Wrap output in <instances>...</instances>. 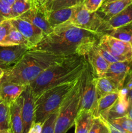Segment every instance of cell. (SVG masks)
Returning a JSON list of instances; mask_svg holds the SVG:
<instances>
[{
    "instance_id": "1",
    "label": "cell",
    "mask_w": 132,
    "mask_h": 133,
    "mask_svg": "<svg viewBox=\"0 0 132 133\" xmlns=\"http://www.w3.org/2000/svg\"><path fill=\"white\" fill-rule=\"evenodd\" d=\"M102 34L80 28L66 23L56 26L45 35L36 46L37 49L59 55H80L82 49L91 43H98Z\"/></svg>"
},
{
    "instance_id": "14",
    "label": "cell",
    "mask_w": 132,
    "mask_h": 133,
    "mask_svg": "<svg viewBox=\"0 0 132 133\" xmlns=\"http://www.w3.org/2000/svg\"><path fill=\"white\" fill-rule=\"evenodd\" d=\"M19 18L28 21L34 25L40 28L45 35L53 32V28L48 22L47 14L34 6L28 11L21 15Z\"/></svg>"
},
{
    "instance_id": "46",
    "label": "cell",
    "mask_w": 132,
    "mask_h": 133,
    "mask_svg": "<svg viewBox=\"0 0 132 133\" xmlns=\"http://www.w3.org/2000/svg\"><path fill=\"white\" fill-rule=\"evenodd\" d=\"M129 43H130L131 45V48H132V37H131V40H130V42H129Z\"/></svg>"
},
{
    "instance_id": "35",
    "label": "cell",
    "mask_w": 132,
    "mask_h": 133,
    "mask_svg": "<svg viewBox=\"0 0 132 133\" xmlns=\"http://www.w3.org/2000/svg\"><path fill=\"white\" fill-rule=\"evenodd\" d=\"M54 0H33V5L43 12L47 14L48 8Z\"/></svg>"
},
{
    "instance_id": "28",
    "label": "cell",
    "mask_w": 132,
    "mask_h": 133,
    "mask_svg": "<svg viewBox=\"0 0 132 133\" xmlns=\"http://www.w3.org/2000/svg\"><path fill=\"white\" fill-rule=\"evenodd\" d=\"M84 0H54L48 8V12L64 8L73 7L83 4Z\"/></svg>"
},
{
    "instance_id": "34",
    "label": "cell",
    "mask_w": 132,
    "mask_h": 133,
    "mask_svg": "<svg viewBox=\"0 0 132 133\" xmlns=\"http://www.w3.org/2000/svg\"><path fill=\"white\" fill-rule=\"evenodd\" d=\"M96 48H97V50L98 51V52L100 53V55L102 56V57H103V58H104V59L106 60L109 64L113 63V62H120V61H121L119 58L114 57L113 55H112L110 54L109 53L106 51V50L102 49V48L98 46L97 43L96 44Z\"/></svg>"
},
{
    "instance_id": "4",
    "label": "cell",
    "mask_w": 132,
    "mask_h": 133,
    "mask_svg": "<svg viewBox=\"0 0 132 133\" xmlns=\"http://www.w3.org/2000/svg\"><path fill=\"white\" fill-rule=\"evenodd\" d=\"M77 80L52 87L36 97L34 99V123H43L52 113L59 109L65 97L75 87Z\"/></svg>"
},
{
    "instance_id": "30",
    "label": "cell",
    "mask_w": 132,
    "mask_h": 133,
    "mask_svg": "<svg viewBox=\"0 0 132 133\" xmlns=\"http://www.w3.org/2000/svg\"><path fill=\"white\" fill-rule=\"evenodd\" d=\"M59 109L52 113L43 123L41 133H54V127Z\"/></svg>"
},
{
    "instance_id": "21",
    "label": "cell",
    "mask_w": 132,
    "mask_h": 133,
    "mask_svg": "<svg viewBox=\"0 0 132 133\" xmlns=\"http://www.w3.org/2000/svg\"><path fill=\"white\" fill-rule=\"evenodd\" d=\"M76 6L58 9L47 13L48 22L53 29L56 26L66 23L72 17Z\"/></svg>"
},
{
    "instance_id": "9",
    "label": "cell",
    "mask_w": 132,
    "mask_h": 133,
    "mask_svg": "<svg viewBox=\"0 0 132 133\" xmlns=\"http://www.w3.org/2000/svg\"><path fill=\"white\" fill-rule=\"evenodd\" d=\"M97 43L87 44L82 51L80 55L85 57V59L91 68L93 74L96 77H104L109 64L100 55L96 48Z\"/></svg>"
},
{
    "instance_id": "39",
    "label": "cell",
    "mask_w": 132,
    "mask_h": 133,
    "mask_svg": "<svg viewBox=\"0 0 132 133\" xmlns=\"http://www.w3.org/2000/svg\"><path fill=\"white\" fill-rule=\"evenodd\" d=\"M128 101H129V105H128L126 116L132 119V99H128Z\"/></svg>"
},
{
    "instance_id": "16",
    "label": "cell",
    "mask_w": 132,
    "mask_h": 133,
    "mask_svg": "<svg viewBox=\"0 0 132 133\" xmlns=\"http://www.w3.org/2000/svg\"><path fill=\"white\" fill-rule=\"evenodd\" d=\"M27 86L0 81V99L10 106L22 94Z\"/></svg>"
},
{
    "instance_id": "27",
    "label": "cell",
    "mask_w": 132,
    "mask_h": 133,
    "mask_svg": "<svg viewBox=\"0 0 132 133\" xmlns=\"http://www.w3.org/2000/svg\"><path fill=\"white\" fill-rule=\"evenodd\" d=\"M10 129V107L0 100V131Z\"/></svg>"
},
{
    "instance_id": "2",
    "label": "cell",
    "mask_w": 132,
    "mask_h": 133,
    "mask_svg": "<svg viewBox=\"0 0 132 133\" xmlns=\"http://www.w3.org/2000/svg\"><path fill=\"white\" fill-rule=\"evenodd\" d=\"M68 57L45 51L29 49L17 63L5 69V74L0 81L29 85L45 70Z\"/></svg>"
},
{
    "instance_id": "42",
    "label": "cell",
    "mask_w": 132,
    "mask_h": 133,
    "mask_svg": "<svg viewBox=\"0 0 132 133\" xmlns=\"http://www.w3.org/2000/svg\"><path fill=\"white\" fill-rule=\"evenodd\" d=\"M128 99H132V88L128 91Z\"/></svg>"
},
{
    "instance_id": "23",
    "label": "cell",
    "mask_w": 132,
    "mask_h": 133,
    "mask_svg": "<svg viewBox=\"0 0 132 133\" xmlns=\"http://www.w3.org/2000/svg\"><path fill=\"white\" fill-rule=\"evenodd\" d=\"M25 45L31 49V45L27 39L21 35L20 32L12 25L11 29L0 45L1 46H13V45Z\"/></svg>"
},
{
    "instance_id": "29",
    "label": "cell",
    "mask_w": 132,
    "mask_h": 133,
    "mask_svg": "<svg viewBox=\"0 0 132 133\" xmlns=\"http://www.w3.org/2000/svg\"><path fill=\"white\" fill-rule=\"evenodd\" d=\"M89 133H110L105 119L100 117H94Z\"/></svg>"
},
{
    "instance_id": "22",
    "label": "cell",
    "mask_w": 132,
    "mask_h": 133,
    "mask_svg": "<svg viewBox=\"0 0 132 133\" xmlns=\"http://www.w3.org/2000/svg\"><path fill=\"white\" fill-rule=\"evenodd\" d=\"M94 116L90 111L79 110L75 119V133H89L93 125Z\"/></svg>"
},
{
    "instance_id": "33",
    "label": "cell",
    "mask_w": 132,
    "mask_h": 133,
    "mask_svg": "<svg viewBox=\"0 0 132 133\" xmlns=\"http://www.w3.org/2000/svg\"><path fill=\"white\" fill-rule=\"evenodd\" d=\"M104 0H84V4L85 9L90 12H94L101 6Z\"/></svg>"
},
{
    "instance_id": "47",
    "label": "cell",
    "mask_w": 132,
    "mask_h": 133,
    "mask_svg": "<svg viewBox=\"0 0 132 133\" xmlns=\"http://www.w3.org/2000/svg\"><path fill=\"white\" fill-rule=\"evenodd\" d=\"M0 67H1V64H0Z\"/></svg>"
},
{
    "instance_id": "13",
    "label": "cell",
    "mask_w": 132,
    "mask_h": 133,
    "mask_svg": "<svg viewBox=\"0 0 132 133\" xmlns=\"http://www.w3.org/2000/svg\"><path fill=\"white\" fill-rule=\"evenodd\" d=\"M29 49L27 47L21 45L13 46L0 45V64L1 68L6 69L12 66Z\"/></svg>"
},
{
    "instance_id": "10",
    "label": "cell",
    "mask_w": 132,
    "mask_h": 133,
    "mask_svg": "<svg viewBox=\"0 0 132 133\" xmlns=\"http://www.w3.org/2000/svg\"><path fill=\"white\" fill-rule=\"evenodd\" d=\"M10 19L13 26L15 27L30 43L32 47L31 49L40 42L45 36L42 30L26 19H22L19 17Z\"/></svg>"
},
{
    "instance_id": "26",
    "label": "cell",
    "mask_w": 132,
    "mask_h": 133,
    "mask_svg": "<svg viewBox=\"0 0 132 133\" xmlns=\"http://www.w3.org/2000/svg\"><path fill=\"white\" fill-rule=\"evenodd\" d=\"M31 0H16L11 6L12 18H18L33 6Z\"/></svg>"
},
{
    "instance_id": "36",
    "label": "cell",
    "mask_w": 132,
    "mask_h": 133,
    "mask_svg": "<svg viewBox=\"0 0 132 133\" xmlns=\"http://www.w3.org/2000/svg\"><path fill=\"white\" fill-rule=\"evenodd\" d=\"M7 19H12L11 6L0 2V22Z\"/></svg>"
},
{
    "instance_id": "50",
    "label": "cell",
    "mask_w": 132,
    "mask_h": 133,
    "mask_svg": "<svg viewBox=\"0 0 132 133\" xmlns=\"http://www.w3.org/2000/svg\"><path fill=\"white\" fill-rule=\"evenodd\" d=\"M0 100H1V99H0Z\"/></svg>"
},
{
    "instance_id": "8",
    "label": "cell",
    "mask_w": 132,
    "mask_h": 133,
    "mask_svg": "<svg viewBox=\"0 0 132 133\" xmlns=\"http://www.w3.org/2000/svg\"><path fill=\"white\" fill-rule=\"evenodd\" d=\"M97 101L95 77L93 73L91 72L88 66L85 72L80 110H85L91 112L94 116Z\"/></svg>"
},
{
    "instance_id": "5",
    "label": "cell",
    "mask_w": 132,
    "mask_h": 133,
    "mask_svg": "<svg viewBox=\"0 0 132 133\" xmlns=\"http://www.w3.org/2000/svg\"><path fill=\"white\" fill-rule=\"evenodd\" d=\"M85 72L78 79L75 87L61 105L55 123L54 133H66L75 125V119L80 110Z\"/></svg>"
},
{
    "instance_id": "31",
    "label": "cell",
    "mask_w": 132,
    "mask_h": 133,
    "mask_svg": "<svg viewBox=\"0 0 132 133\" xmlns=\"http://www.w3.org/2000/svg\"><path fill=\"white\" fill-rule=\"evenodd\" d=\"M108 122L118 124L126 132L132 133V119L127 116L110 119Z\"/></svg>"
},
{
    "instance_id": "15",
    "label": "cell",
    "mask_w": 132,
    "mask_h": 133,
    "mask_svg": "<svg viewBox=\"0 0 132 133\" xmlns=\"http://www.w3.org/2000/svg\"><path fill=\"white\" fill-rule=\"evenodd\" d=\"M132 22V3L128 5L119 14H116L107 22H104L103 34H108L113 30Z\"/></svg>"
},
{
    "instance_id": "38",
    "label": "cell",
    "mask_w": 132,
    "mask_h": 133,
    "mask_svg": "<svg viewBox=\"0 0 132 133\" xmlns=\"http://www.w3.org/2000/svg\"><path fill=\"white\" fill-rule=\"evenodd\" d=\"M43 123H34L30 130L28 131V133H41V129H42Z\"/></svg>"
},
{
    "instance_id": "18",
    "label": "cell",
    "mask_w": 132,
    "mask_h": 133,
    "mask_svg": "<svg viewBox=\"0 0 132 133\" xmlns=\"http://www.w3.org/2000/svg\"><path fill=\"white\" fill-rule=\"evenodd\" d=\"M23 96L21 95L10 107V130L11 133H23L22 107Z\"/></svg>"
},
{
    "instance_id": "25",
    "label": "cell",
    "mask_w": 132,
    "mask_h": 133,
    "mask_svg": "<svg viewBox=\"0 0 132 133\" xmlns=\"http://www.w3.org/2000/svg\"><path fill=\"white\" fill-rule=\"evenodd\" d=\"M108 35L122 41L129 42L132 37V22L113 30Z\"/></svg>"
},
{
    "instance_id": "40",
    "label": "cell",
    "mask_w": 132,
    "mask_h": 133,
    "mask_svg": "<svg viewBox=\"0 0 132 133\" xmlns=\"http://www.w3.org/2000/svg\"><path fill=\"white\" fill-rule=\"evenodd\" d=\"M16 0H0V2L2 3L5 4V5H8V6H11L13 5Z\"/></svg>"
},
{
    "instance_id": "19",
    "label": "cell",
    "mask_w": 132,
    "mask_h": 133,
    "mask_svg": "<svg viewBox=\"0 0 132 133\" xmlns=\"http://www.w3.org/2000/svg\"><path fill=\"white\" fill-rule=\"evenodd\" d=\"M120 90L109 93L98 99L94 117H100L106 120L107 112L119 99Z\"/></svg>"
},
{
    "instance_id": "49",
    "label": "cell",
    "mask_w": 132,
    "mask_h": 133,
    "mask_svg": "<svg viewBox=\"0 0 132 133\" xmlns=\"http://www.w3.org/2000/svg\"><path fill=\"white\" fill-rule=\"evenodd\" d=\"M104 1H105V0H104ZM103 2H104V1H103Z\"/></svg>"
},
{
    "instance_id": "20",
    "label": "cell",
    "mask_w": 132,
    "mask_h": 133,
    "mask_svg": "<svg viewBox=\"0 0 132 133\" xmlns=\"http://www.w3.org/2000/svg\"><path fill=\"white\" fill-rule=\"evenodd\" d=\"M128 105L129 101L128 97V90L125 88H122L120 90L119 99L107 112L106 120L109 121L110 119L126 116Z\"/></svg>"
},
{
    "instance_id": "24",
    "label": "cell",
    "mask_w": 132,
    "mask_h": 133,
    "mask_svg": "<svg viewBox=\"0 0 132 133\" xmlns=\"http://www.w3.org/2000/svg\"><path fill=\"white\" fill-rule=\"evenodd\" d=\"M95 82L97 99L109 93L120 90L118 86L114 82L106 77H95Z\"/></svg>"
},
{
    "instance_id": "32",
    "label": "cell",
    "mask_w": 132,
    "mask_h": 133,
    "mask_svg": "<svg viewBox=\"0 0 132 133\" xmlns=\"http://www.w3.org/2000/svg\"><path fill=\"white\" fill-rule=\"evenodd\" d=\"M12 27L10 19H5L0 22V45L3 42Z\"/></svg>"
},
{
    "instance_id": "41",
    "label": "cell",
    "mask_w": 132,
    "mask_h": 133,
    "mask_svg": "<svg viewBox=\"0 0 132 133\" xmlns=\"http://www.w3.org/2000/svg\"><path fill=\"white\" fill-rule=\"evenodd\" d=\"M4 74H5V69L0 67V79L3 77Z\"/></svg>"
},
{
    "instance_id": "6",
    "label": "cell",
    "mask_w": 132,
    "mask_h": 133,
    "mask_svg": "<svg viewBox=\"0 0 132 133\" xmlns=\"http://www.w3.org/2000/svg\"><path fill=\"white\" fill-rule=\"evenodd\" d=\"M67 23L80 28L104 35L102 32L104 21L97 12H90L88 11L84 4L76 6L72 17Z\"/></svg>"
},
{
    "instance_id": "3",
    "label": "cell",
    "mask_w": 132,
    "mask_h": 133,
    "mask_svg": "<svg viewBox=\"0 0 132 133\" xmlns=\"http://www.w3.org/2000/svg\"><path fill=\"white\" fill-rule=\"evenodd\" d=\"M88 66L85 57L74 55L50 66L29 84L34 99L49 88L77 80Z\"/></svg>"
},
{
    "instance_id": "17",
    "label": "cell",
    "mask_w": 132,
    "mask_h": 133,
    "mask_svg": "<svg viewBox=\"0 0 132 133\" xmlns=\"http://www.w3.org/2000/svg\"><path fill=\"white\" fill-rule=\"evenodd\" d=\"M131 3H132V0H116L102 3L100 7L96 12L104 22H107L114 16L120 12Z\"/></svg>"
},
{
    "instance_id": "44",
    "label": "cell",
    "mask_w": 132,
    "mask_h": 133,
    "mask_svg": "<svg viewBox=\"0 0 132 133\" xmlns=\"http://www.w3.org/2000/svg\"><path fill=\"white\" fill-rule=\"evenodd\" d=\"M0 133H11V131L10 129L2 130V131H0Z\"/></svg>"
},
{
    "instance_id": "48",
    "label": "cell",
    "mask_w": 132,
    "mask_h": 133,
    "mask_svg": "<svg viewBox=\"0 0 132 133\" xmlns=\"http://www.w3.org/2000/svg\"><path fill=\"white\" fill-rule=\"evenodd\" d=\"M31 1H33V0H31Z\"/></svg>"
},
{
    "instance_id": "45",
    "label": "cell",
    "mask_w": 132,
    "mask_h": 133,
    "mask_svg": "<svg viewBox=\"0 0 132 133\" xmlns=\"http://www.w3.org/2000/svg\"><path fill=\"white\" fill-rule=\"evenodd\" d=\"M116 1V0H105V1H104L103 3H106L111 2V1Z\"/></svg>"
},
{
    "instance_id": "12",
    "label": "cell",
    "mask_w": 132,
    "mask_h": 133,
    "mask_svg": "<svg viewBox=\"0 0 132 133\" xmlns=\"http://www.w3.org/2000/svg\"><path fill=\"white\" fill-rule=\"evenodd\" d=\"M132 66V61H120L109 65L104 76L115 83L119 89L124 87V82L128 77Z\"/></svg>"
},
{
    "instance_id": "37",
    "label": "cell",
    "mask_w": 132,
    "mask_h": 133,
    "mask_svg": "<svg viewBox=\"0 0 132 133\" xmlns=\"http://www.w3.org/2000/svg\"><path fill=\"white\" fill-rule=\"evenodd\" d=\"M106 124L108 127L110 133H128L126 132L120 125L115 123L109 122L106 120Z\"/></svg>"
},
{
    "instance_id": "11",
    "label": "cell",
    "mask_w": 132,
    "mask_h": 133,
    "mask_svg": "<svg viewBox=\"0 0 132 133\" xmlns=\"http://www.w3.org/2000/svg\"><path fill=\"white\" fill-rule=\"evenodd\" d=\"M23 103L22 107L23 133H28L35 122V99L29 85L22 93Z\"/></svg>"
},
{
    "instance_id": "7",
    "label": "cell",
    "mask_w": 132,
    "mask_h": 133,
    "mask_svg": "<svg viewBox=\"0 0 132 133\" xmlns=\"http://www.w3.org/2000/svg\"><path fill=\"white\" fill-rule=\"evenodd\" d=\"M97 44L121 61H132V48L129 42L104 34L100 38Z\"/></svg>"
},
{
    "instance_id": "43",
    "label": "cell",
    "mask_w": 132,
    "mask_h": 133,
    "mask_svg": "<svg viewBox=\"0 0 132 133\" xmlns=\"http://www.w3.org/2000/svg\"><path fill=\"white\" fill-rule=\"evenodd\" d=\"M128 80H132V66H131V68L130 71L129 73V75L128 76Z\"/></svg>"
}]
</instances>
